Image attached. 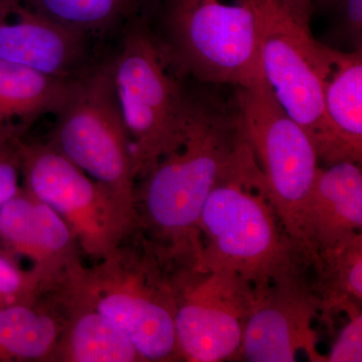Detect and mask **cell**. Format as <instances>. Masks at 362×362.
I'll list each match as a JSON object with an SVG mask.
<instances>
[{"label":"cell","instance_id":"cell-1","mask_svg":"<svg viewBox=\"0 0 362 362\" xmlns=\"http://www.w3.org/2000/svg\"><path fill=\"white\" fill-rule=\"evenodd\" d=\"M243 140L235 96L190 92L178 141L136 187L132 233L166 268L194 266L202 209Z\"/></svg>","mask_w":362,"mask_h":362},{"label":"cell","instance_id":"cell-2","mask_svg":"<svg viewBox=\"0 0 362 362\" xmlns=\"http://www.w3.org/2000/svg\"><path fill=\"white\" fill-rule=\"evenodd\" d=\"M195 268L230 271L252 286L302 255L286 235L246 138L199 216Z\"/></svg>","mask_w":362,"mask_h":362},{"label":"cell","instance_id":"cell-3","mask_svg":"<svg viewBox=\"0 0 362 362\" xmlns=\"http://www.w3.org/2000/svg\"><path fill=\"white\" fill-rule=\"evenodd\" d=\"M59 286L115 324L145 362L180 361L169 271L133 233L94 266L82 262Z\"/></svg>","mask_w":362,"mask_h":362},{"label":"cell","instance_id":"cell-4","mask_svg":"<svg viewBox=\"0 0 362 362\" xmlns=\"http://www.w3.org/2000/svg\"><path fill=\"white\" fill-rule=\"evenodd\" d=\"M112 62L114 90L137 183L178 141L190 92L145 16L124 28Z\"/></svg>","mask_w":362,"mask_h":362},{"label":"cell","instance_id":"cell-5","mask_svg":"<svg viewBox=\"0 0 362 362\" xmlns=\"http://www.w3.org/2000/svg\"><path fill=\"white\" fill-rule=\"evenodd\" d=\"M162 35L185 78L247 87L264 78L252 0H163Z\"/></svg>","mask_w":362,"mask_h":362},{"label":"cell","instance_id":"cell-6","mask_svg":"<svg viewBox=\"0 0 362 362\" xmlns=\"http://www.w3.org/2000/svg\"><path fill=\"white\" fill-rule=\"evenodd\" d=\"M258 23L259 65L281 106L308 134L319 162L334 164L323 109V44L312 35L314 11L293 0H252Z\"/></svg>","mask_w":362,"mask_h":362},{"label":"cell","instance_id":"cell-7","mask_svg":"<svg viewBox=\"0 0 362 362\" xmlns=\"http://www.w3.org/2000/svg\"><path fill=\"white\" fill-rule=\"evenodd\" d=\"M47 143L106 187L135 218L137 180L114 90L111 59L76 78Z\"/></svg>","mask_w":362,"mask_h":362},{"label":"cell","instance_id":"cell-8","mask_svg":"<svg viewBox=\"0 0 362 362\" xmlns=\"http://www.w3.org/2000/svg\"><path fill=\"white\" fill-rule=\"evenodd\" d=\"M243 132L265 181L286 235L305 255L302 216L320 166L313 143L284 110L265 78L235 88Z\"/></svg>","mask_w":362,"mask_h":362},{"label":"cell","instance_id":"cell-9","mask_svg":"<svg viewBox=\"0 0 362 362\" xmlns=\"http://www.w3.org/2000/svg\"><path fill=\"white\" fill-rule=\"evenodd\" d=\"M20 151L23 187L66 221L82 254L99 261L134 232V216L49 143L21 139Z\"/></svg>","mask_w":362,"mask_h":362},{"label":"cell","instance_id":"cell-10","mask_svg":"<svg viewBox=\"0 0 362 362\" xmlns=\"http://www.w3.org/2000/svg\"><path fill=\"white\" fill-rule=\"evenodd\" d=\"M169 271L175 295L180 361L221 362L239 358L254 289L238 274L194 266Z\"/></svg>","mask_w":362,"mask_h":362},{"label":"cell","instance_id":"cell-11","mask_svg":"<svg viewBox=\"0 0 362 362\" xmlns=\"http://www.w3.org/2000/svg\"><path fill=\"white\" fill-rule=\"evenodd\" d=\"M254 303L239 358L250 362L297 361L303 351L310 361L324 362L314 323L321 315L310 262L296 257L273 278L252 286Z\"/></svg>","mask_w":362,"mask_h":362},{"label":"cell","instance_id":"cell-12","mask_svg":"<svg viewBox=\"0 0 362 362\" xmlns=\"http://www.w3.org/2000/svg\"><path fill=\"white\" fill-rule=\"evenodd\" d=\"M0 251L13 261L28 259L49 293L82 263L70 226L23 187L0 209Z\"/></svg>","mask_w":362,"mask_h":362},{"label":"cell","instance_id":"cell-13","mask_svg":"<svg viewBox=\"0 0 362 362\" xmlns=\"http://www.w3.org/2000/svg\"><path fill=\"white\" fill-rule=\"evenodd\" d=\"M86 40L32 0H0V59L52 77L75 78L86 69Z\"/></svg>","mask_w":362,"mask_h":362},{"label":"cell","instance_id":"cell-14","mask_svg":"<svg viewBox=\"0 0 362 362\" xmlns=\"http://www.w3.org/2000/svg\"><path fill=\"white\" fill-rule=\"evenodd\" d=\"M307 259L316 250L362 233L361 164L319 166L302 216Z\"/></svg>","mask_w":362,"mask_h":362},{"label":"cell","instance_id":"cell-15","mask_svg":"<svg viewBox=\"0 0 362 362\" xmlns=\"http://www.w3.org/2000/svg\"><path fill=\"white\" fill-rule=\"evenodd\" d=\"M323 109L334 147V164L362 162V51L323 44Z\"/></svg>","mask_w":362,"mask_h":362},{"label":"cell","instance_id":"cell-16","mask_svg":"<svg viewBox=\"0 0 362 362\" xmlns=\"http://www.w3.org/2000/svg\"><path fill=\"white\" fill-rule=\"evenodd\" d=\"M65 323L49 362H145L122 330L63 287L52 291Z\"/></svg>","mask_w":362,"mask_h":362},{"label":"cell","instance_id":"cell-17","mask_svg":"<svg viewBox=\"0 0 362 362\" xmlns=\"http://www.w3.org/2000/svg\"><path fill=\"white\" fill-rule=\"evenodd\" d=\"M75 80L0 59V137L23 139L42 116L56 115Z\"/></svg>","mask_w":362,"mask_h":362},{"label":"cell","instance_id":"cell-18","mask_svg":"<svg viewBox=\"0 0 362 362\" xmlns=\"http://www.w3.org/2000/svg\"><path fill=\"white\" fill-rule=\"evenodd\" d=\"M65 323L54 292L0 309V362H49Z\"/></svg>","mask_w":362,"mask_h":362},{"label":"cell","instance_id":"cell-19","mask_svg":"<svg viewBox=\"0 0 362 362\" xmlns=\"http://www.w3.org/2000/svg\"><path fill=\"white\" fill-rule=\"evenodd\" d=\"M309 261L323 318L361 305L362 233L316 250Z\"/></svg>","mask_w":362,"mask_h":362},{"label":"cell","instance_id":"cell-20","mask_svg":"<svg viewBox=\"0 0 362 362\" xmlns=\"http://www.w3.org/2000/svg\"><path fill=\"white\" fill-rule=\"evenodd\" d=\"M59 25L81 37L104 35L139 16L149 0H32Z\"/></svg>","mask_w":362,"mask_h":362},{"label":"cell","instance_id":"cell-21","mask_svg":"<svg viewBox=\"0 0 362 362\" xmlns=\"http://www.w3.org/2000/svg\"><path fill=\"white\" fill-rule=\"evenodd\" d=\"M47 293L39 272L0 254V309L33 303Z\"/></svg>","mask_w":362,"mask_h":362},{"label":"cell","instance_id":"cell-22","mask_svg":"<svg viewBox=\"0 0 362 362\" xmlns=\"http://www.w3.org/2000/svg\"><path fill=\"white\" fill-rule=\"evenodd\" d=\"M334 18L322 44L345 52L362 51V0H337Z\"/></svg>","mask_w":362,"mask_h":362},{"label":"cell","instance_id":"cell-23","mask_svg":"<svg viewBox=\"0 0 362 362\" xmlns=\"http://www.w3.org/2000/svg\"><path fill=\"white\" fill-rule=\"evenodd\" d=\"M21 140L0 137V209L23 188ZM0 254L4 255L1 251Z\"/></svg>","mask_w":362,"mask_h":362},{"label":"cell","instance_id":"cell-24","mask_svg":"<svg viewBox=\"0 0 362 362\" xmlns=\"http://www.w3.org/2000/svg\"><path fill=\"white\" fill-rule=\"evenodd\" d=\"M344 313L349 320L335 339L329 354L324 356V362L362 361L361 305L352 306Z\"/></svg>","mask_w":362,"mask_h":362},{"label":"cell","instance_id":"cell-25","mask_svg":"<svg viewBox=\"0 0 362 362\" xmlns=\"http://www.w3.org/2000/svg\"><path fill=\"white\" fill-rule=\"evenodd\" d=\"M297 1L311 7L315 13L318 9H332L337 0H297Z\"/></svg>","mask_w":362,"mask_h":362}]
</instances>
